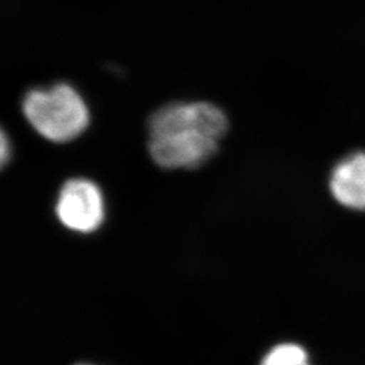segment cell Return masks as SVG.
I'll list each match as a JSON object with an SVG mask.
<instances>
[{"label": "cell", "instance_id": "cell-1", "mask_svg": "<svg viewBox=\"0 0 365 365\" xmlns=\"http://www.w3.org/2000/svg\"><path fill=\"white\" fill-rule=\"evenodd\" d=\"M229 118L205 101L172 102L148 119V152L163 170H196L217 155Z\"/></svg>", "mask_w": 365, "mask_h": 365}, {"label": "cell", "instance_id": "cell-2", "mask_svg": "<svg viewBox=\"0 0 365 365\" xmlns=\"http://www.w3.org/2000/svg\"><path fill=\"white\" fill-rule=\"evenodd\" d=\"M22 114L45 141L68 144L81 137L91 123L86 98L68 81L34 87L22 98Z\"/></svg>", "mask_w": 365, "mask_h": 365}, {"label": "cell", "instance_id": "cell-3", "mask_svg": "<svg viewBox=\"0 0 365 365\" xmlns=\"http://www.w3.org/2000/svg\"><path fill=\"white\" fill-rule=\"evenodd\" d=\"M54 209L60 223L78 235H91L105 222L103 192L96 182L86 178H73L64 182Z\"/></svg>", "mask_w": 365, "mask_h": 365}, {"label": "cell", "instance_id": "cell-4", "mask_svg": "<svg viewBox=\"0 0 365 365\" xmlns=\"http://www.w3.org/2000/svg\"><path fill=\"white\" fill-rule=\"evenodd\" d=\"M329 188L341 206L365 211V152H353L336 164Z\"/></svg>", "mask_w": 365, "mask_h": 365}, {"label": "cell", "instance_id": "cell-5", "mask_svg": "<svg viewBox=\"0 0 365 365\" xmlns=\"http://www.w3.org/2000/svg\"><path fill=\"white\" fill-rule=\"evenodd\" d=\"M260 365H312L309 353L303 346L292 342H284L274 346L267 353Z\"/></svg>", "mask_w": 365, "mask_h": 365}, {"label": "cell", "instance_id": "cell-6", "mask_svg": "<svg viewBox=\"0 0 365 365\" xmlns=\"http://www.w3.org/2000/svg\"><path fill=\"white\" fill-rule=\"evenodd\" d=\"M13 145L9 134L0 126V170H3L11 160Z\"/></svg>", "mask_w": 365, "mask_h": 365}, {"label": "cell", "instance_id": "cell-7", "mask_svg": "<svg viewBox=\"0 0 365 365\" xmlns=\"http://www.w3.org/2000/svg\"><path fill=\"white\" fill-rule=\"evenodd\" d=\"M78 365H91V364H78Z\"/></svg>", "mask_w": 365, "mask_h": 365}]
</instances>
